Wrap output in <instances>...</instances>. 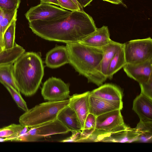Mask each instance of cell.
Here are the masks:
<instances>
[{
	"instance_id": "52a82bcc",
	"label": "cell",
	"mask_w": 152,
	"mask_h": 152,
	"mask_svg": "<svg viewBox=\"0 0 152 152\" xmlns=\"http://www.w3.org/2000/svg\"><path fill=\"white\" fill-rule=\"evenodd\" d=\"M71 11L50 4L40 3L31 7L25 13L28 22L36 20L50 21L70 14Z\"/></svg>"
},
{
	"instance_id": "3957f363",
	"label": "cell",
	"mask_w": 152,
	"mask_h": 152,
	"mask_svg": "<svg viewBox=\"0 0 152 152\" xmlns=\"http://www.w3.org/2000/svg\"><path fill=\"white\" fill-rule=\"evenodd\" d=\"M44 75V67L40 55L32 52H25L15 61L13 75L20 93L26 96L35 94Z\"/></svg>"
},
{
	"instance_id": "603a6c76",
	"label": "cell",
	"mask_w": 152,
	"mask_h": 152,
	"mask_svg": "<svg viewBox=\"0 0 152 152\" xmlns=\"http://www.w3.org/2000/svg\"><path fill=\"white\" fill-rule=\"evenodd\" d=\"M16 20L15 19L12 21L4 33L3 40L5 50L12 48L17 45L15 42Z\"/></svg>"
},
{
	"instance_id": "d6a6232c",
	"label": "cell",
	"mask_w": 152,
	"mask_h": 152,
	"mask_svg": "<svg viewBox=\"0 0 152 152\" xmlns=\"http://www.w3.org/2000/svg\"><path fill=\"white\" fill-rule=\"evenodd\" d=\"M104 1H106L112 3V4H121L123 5L124 4L123 2V0H102Z\"/></svg>"
},
{
	"instance_id": "484cf974",
	"label": "cell",
	"mask_w": 152,
	"mask_h": 152,
	"mask_svg": "<svg viewBox=\"0 0 152 152\" xmlns=\"http://www.w3.org/2000/svg\"><path fill=\"white\" fill-rule=\"evenodd\" d=\"M152 122H142L140 121L136 128L135 131L139 134V136L143 134L148 138L152 137Z\"/></svg>"
},
{
	"instance_id": "9c48e42d",
	"label": "cell",
	"mask_w": 152,
	"mask_h": 152,
	"mask_svg": "<svg viewBox=\"0 0 152 152\" xmlns=\"http://www.w3.org/2000/svg\"><path fill=\"white\" fill-rule=\"evenodd\" d=\"M121 110H113L96 116L95 128L93 132H107L125 125Z\"/></svg>"
},
{
	"instance_id": "f546056e",
	"label": "cell",
	"mask_w": 152,
	"mask_h": 152,
	"mask_svg": "<svg viewBox=\"0 0 152 152\" xmlns=\"http://www.w3.org/2000/svg\"><path fill=\"white\" fill-rule=\"evenodd\" d=\"M60 7L71 11L80 10L72 0H57Z\"/></svg>"
},
{
	"instance_id": "4dcf8cb0",
	"label": "cell",
	"mask_w": 152,
	"mask_h": 152,
	"mask_svg": "<svg viewBox=\"0 0 152 152\" xmlns=\"http://www.w3.org/2000/svg\"><path fill=\"white\" fill-rule=\"evenodd\" d=\"M93 0H77L78 4L82 7H85L90 5Z\"/></svg>"
},
{
	"instance_id": "4316f807",
	"label": "cell",
	"mask_w": 152,
	"mask_h": 152,
	"mask_svg": "<svg viewBox=\"0 0 152 152\" xmlns=\"http://www.w3.org/2000/svg\"><path fill=\"white\" fill-rule=\"evenodd\" d=\"M139 84L140 93L152 99V76L147 81Z\"/></svg>"
},
{
	"instance_id": "7a4b0ae2",
	"label": "cell",
	"mask_w": 152,
	"mask_h": 152,
	"mask_svg": "<svg viewBox=\"0 0 152 152\" xmlns=\"http://www.w3.org/2000/svg\"><path fill=\"white\" fill-rule=\"evenodd\" d=\"M69 63L88 82L99 86L107 78L101 72L102 57L101 48H96L80 42L66 43Z\"/></svg>"
},
{
	"instance_id": "7c38bea8",
	"label": "cell",
	"mask_w": 152,
	"mask_h": 152,
	"mask_svg": "<svg viewBox=\"0 0 152 152\" xmlns=\"http://www.w3.org/2000/svg\"><path fill=\"white\" fill-rule=\"evenodd\" d=\"M89 113L96 117L106 113L117 109L121 110L122 101L111 102L96 96L90 94L88 98Z\"/></svg>"
},
{
	"instance_id": "5bb4252c",
	"label": "cell",
	"mask_w": 152,
	"mask_h": 152,
	"mask_svg": "<svg viewBox=\"0 0 152 152\" xmlns=\"http://www.w3.org/2000/svg\"><path fill=\"white\" fill-rule=\"evenodd\" d=\"M57 119L73 134L82 130L77 115L68 104L60 111Z\"/></svg>"
},
{
	"instance_id": "e575fe53",
	"label": "cell",
	"mask_w": 152,
	"mask_h": 152,
	"mask_svg": "<svg viewBox=\"0 0 152 152\" xmlns=\"http://www.w3.org/2000/svg\"><path fill=\"white\" fill-rule=\"evenodd\" d=\"M75 4L77 6L80 11L83 10V8H82L78 4L77 0H72Z\"/></svg>"
},
{
	"instance_id": "d4e9b609",
	"label": "cell",
	"mask_w": 152,
	"mask_h": 152,
	"mask_svg": "<svg viewBox=\"0 0 152 152\" xmlns=\"http://www.w3.org/2000/svg\"><path fill=\"white\" fill-rule=\"evenodd\" d=\"M2 84L9 92L18 106L25 112L27 111L28 109L26 103L21 96L20 93L16 91L6 83H3Z\"/></svg>"
},
{
	"instance_id": "cb8c5ba5",
	"label": "cell",
	"mask_w": 152,
	"mask_h": 152,
	"mask_svg": "<svg viewBox=\"0 0 152 152\" xmlns=\"http://www.w3.org/2000/svg\"><path fill=\"white\" fill-rule=\"evenodd\" d=\"M4 15L0 23V31L4 34L12 21L17 19V10H4Z\"/></svg>"
},
{
	"instance_id": "9a60e30c",
	"label": "cell",
	"mask_w": 152,
	"mask_h": 152,
	"mask_svg": "<svg viewBox=\"0 0 152 152\" xmlns=\"http://www.w3.org/2000/svg\"><path fill=\"white\" fill-rule=\"evenodd\" d=\"M69 63V56L66 46H57L47 53L46 66L51 68L59 67Z\"/></svg>"
},
{
	"instance_id": "8fae6325",
	"label": "cell",
	"mask_w": 152,
	"mask_h": 152,
	"mask_svg": "<svg viewBox=\"0 0 152 152\" xmlns=\"http://www.w3.org/2000/svg\"><path fill=\"white\" fill-rule=\"evenodd\" d=\"M90 92L87 91L82 94H75L70 96L69 99L68 105L77 115L82 130L85 120L89 113L88 98Z\"/></svg>"
},
{
	"instance_id": "836d02e7",
	"label": "cell",
	"mask_w": 152,
	"mask_h": 152,
	"mask_svg": "<svg viewBox=\"0 0 152 152\" xmlns=\"http://www.w3.org/2000/svg\"><path fill=\"white\" fill-rule=\"evenodd\" d=\"M4 15L3 9L0 8V23L3 19Z\"/></svg>"
},
{
	"instance_id": "ac0fdd59",
	"label": "cell",
	"mask_w": 152,
	"mask_h": 152,
	"mask_svg": "<svg viewBox=\"0 0 152 152\" xmlns=\"http://www.w3.org/2000/svg\"><path fill=\"white\" fill-rule=\"evenodd\" d=\"M30 129V128L20 124H12L0 128V142L21 141L23 136Z\"/></svg>"
},
{
	"instance_id": "1f68e13d",
	"label": "cell",
	"mask_w": 152,
	"mask_h": 152,
	"mask_svg": "<svg viewBox=\"0 0 152 152\" xmlns=\"http://www.w3.org/2000/svg\"><path fill=\"white\" fill-rule=\"evenodd\" d=\"M40 3L53 4L60 7L57 0H40Z\"/></svg>"
},
{
	"instance_id": "f1b7e54d",
	"label": "cell",
	"mask_w": 152,
	"mask_h": 152,
	"mask_svg": "<svg viewBox=\"0 0 152 152\" xmlns=\"http://www.w3.org/2000/svg\"><path fill=\"white\" fill-rule=\"evenodd\" d=\"M96 116L92 114L89 113L85 120L83 130H95L96 125Z\"/></svg>"
},
{
	"instance_id": "ffe728a7",
	"label": "cell",
	"mask_w": 152,
	"mask_h": 152,
	"mask_svg": "<svg viewBox=\"0 0 152 152\" xmlns=\"http://www.w3.org/2000/svg\"><path fill=\"white\" fill-rule=\"evenodd\" d=\"M126 64L123 46L116 53L108 65L107 75V78L111 79L113 75L123 68Z\"/></svg>"
},
{
	"instance_id": "30bf717a",
	"label": "cell",
	"mask_w": 152,
	"mask_h": 152,
	"mask_svg": "<svg viewBox=\"0 0 152 152\" xmlns=\"http://www.w3.org/2000/svg\"><path fill=\"white\" fill-rule=\"evenodd\" d=\"M152 59L135 64H126L123 67L127 76L139 83L147 81L152 76Z\"/></svg>"
},
{
	"instance_id": "83f0119b",
	"label": "cell",
	"mask_w": 152,
	"mask_h": 152,
	"mask_svg": "<svg viewBox=\"0 0 152 152\" xmlns=\"http://www.w3.org/2000/svg\"><path fill=\"white\" fill-rule=\"evenodd\" d=\"M20 1L21 0H0V8L4 10H17Z\"/></svg>"
},
{
	"instance_id": "8992f818",
	"label": "cell",
	"mask_w": 152,
	"mask_h": 152,
	"mask_svg": "<svg viewBox=\"0 0 152 152\" xmlns=\"http://www.w3.org/2000/svg\"><path fill=\"white\" fill-rule=\"evenodd\" d=\"M69 131L57 119L30 128L22 137L21 141H35L46 137L57 134H65Z\"/></svg>"
},
{
	"instance_id": "ba28073f",
	"label": "cell",
	"mask_w": 152,
	"mask_h": 152,
	"mask_svg": "<svg viewBox=\"0 0 152 152\" xmlns=\"http://www.w3.org/2000/svg\"><path fill=\"white\" fill-rule=\"evenodd\" d=\"M69 84L64 83L61 79L52 77L43 83L41 94L45 100L49 101H60L69 98Z\"/></svg>"
},
{
	"instance_id": "4fadbf2b",
	"label": "cell",
	"mask_w": 152,
	"mask_h": 152,
	"mask_svg": "<svg viewBox=\"0 0 152 152\" xmlns=\"http://www.w3.org/2000/svg\"><path fill=\"white\" fill-rule=\"evenodd\" d=\"M132 110L140 121L152 122V99L140 93L133 101Z\"/></svg>"
},
{
	"instance_id": "2e32d148",
	"label": "cell",
	"mask_w": 152,
	"mask_h": 152,
	"mask_svg": "<svg viewBox=\"0 0 152 152\" xmlns=\"http://www.w3.org/2000/svg\"><path fill=\"white\" fill-rule=\"evenodd\" d=\"M91 94L96 97L111 102H122L123 94L121 90L116 86L106 83L90 91Z\"/></svg>"
},
{
	"instance_id": "6da1fadb",
	"label": "cell",
	"mask_w": 152,
	"mask_h": 152,
	"mask_svg": "<svg viewBox=\"0 0 152 152\" xmlns=\"http://www.w3.org/2000/svg\"><path fill=\"white\" fill-rule=\"evenodd\" d=\"M29 27L39 37L49 41L78 42L96 30L92 17L83 10L71 11L55 20L28 22Z\"/></svg>"
},
{
	"instance_id": "44dd1931",
	"label": "cell",
	"mask_w": 152,
	"mask_h": 152,
	"mask_svg": "<svg viewBox=\"0 0 152 152\" xmlns=\"http://www.w3.org/2000/svg\"><path fill=\"white\" fill-rule=\"evenodd\" d=\"M10 63L0 65V82L5 83L20 93L15 82L13 75V64Z\"/></svg>"
},
{
	"instance_id": "e0dca14e",
	"label": "cell",
	"mask_w": 152,
	"mask_h": 152,
	"mask_svg": "<svg viewBox=\"0 0 152 152\" xmlns=\"http://www.w3.org/2000/svg\"><path fill=\"white\" fill-rule=\"evenodd\" d=\"M107 26H103L96 29L80 42L90 46L101 48L107 44L111 40Z\"/></svg>"
},
{
	"instance_id": "d6986e66",
	"label": "cell",
	"mask_w": 152,
	"mask_h": 152,
	"mask_svg": "<svg viewBox=\"0 0 152 152\" xmlns=\"http://www.w3.org/2000/svg\"><path fill=\"white\" fill-rule=\"evenodd\" d=\"M123 45L124 44L111 40L107 44L102 47L103 53L101 64V72L107 78L108 65L115 54Z\"/></svg>"
},
{
	"instance_id": "7402d4cb",
	"label": "cell",
	"mask_w": 152,
	"mask_h": 152,
	"mask_svg": "<svg viewBox=\"0 0 152 152\" xmlns=\"http://www.w3.org/2000/svg\"><path fill=\"white\" fill-rule=\"evenodd\" d=\"M25 52L23 48L18 44L12 48L3 50L0 53V65L14 63Z\"/></svg>"
},
{
	"instance_id": "5b68a950",
	"label": "cell",
	"mask_w": 152,
	"mask_h": 152,
	"mask_svg": "<svg viewBox=\"0 0 152 152\" xmlns=\"http://www.w3.org/2000/svg\"><path fill=\"white\" fill-rule=\"evenodd\" d=\"M126 64H135L152 59V39L150 37L132 40L124 43Z\"/></svg>"
},
{
	"instance_id": "277c9868",
	"label": "cell",
	"mask_w": 152,
	"mask_h": 152,
	"mask_svg": "<svg viewBox=\"0 0 152 152\" xmlns=\"http://www.w3.org/2000/svg\"><path fill=\"white\" fill-rule=\"evenodd\" d=\"M69 99L60 101L43 102L28 109L19 118L22 125L32 127L57 119L60 111L67 105Z\"/></svg>"
}]
</instances>
